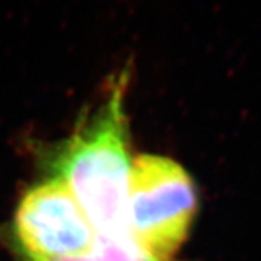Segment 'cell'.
I'll list each match as a JSON object with an SVG mask.
<instances>
[{
    "label": "cell",
    "instance_id": "277c9868",
    "mask_svg": "<svg viewBox=\"0 0 261 261\" xmlns=\"http://www.w3.org/2000/svg\"><path fill=\"white\" fill-rule=\"evenodd\" d=\"M23 261H157L140 248L129 235L96 237L92 250L83 255L70 258H39L23 255Z\"/></svg>",
    "mask_w": 261,
    "mask_h": 261
},
{
    "label": "cell",
    "instance_id": "7a4b0ae2",
    "mask_svg": "<svg viewBox=\"0 0 261 261\" xmlns=\"http://www.w3.org/2000/svg\"><path fill=\"white\" fill-rule=\"evenodd\" d=\"M197 206L196 189L176 161L152 154L132 160L126 195L130 238L157 261H167L186 241Z\"/></svg>",
    "mask_w": 261,
    "mask_h": 261
},
{
    "label": "cell",
    "instance_id": "6da1fadb",
    "mask_svg": "<svg viewBox=\"0 0 261 261\" xmlns=\"http://www.w3.org/2000/svg\"><path fill=\"white\" fill-rule=\"evenodd\" d=\"M126 84L128 73L122 71L102 105L51 161L54 177L74 196L96 233L108 237L129 235L126 195L132 161L125 113Z\"/></svg>",
    "mask_w": 261,
    "mask_h": 261
},
{
    "label": "cell",
    "instance_id": "3957f363",
    "mask_svg": "<svg viewBox=\"0 0 261 261\" xmlns=\"http://www.w3.org/2000/svg\"><path fill=\"white\" fill-rule=\"evenodd\" d=\"M15 237L22 255L70 258L90 251L97 233L67 186L51 177L22 196Z\"/></svg>",
    "mask_w": 261,
    "mask_h": 261
}]
</instances>
